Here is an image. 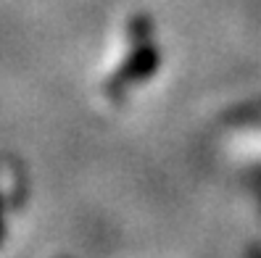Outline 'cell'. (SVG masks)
Wrapping results in <instances>:
<instances>
[{
	"label": "cell",
	"mask_w": 261,
	"mask_h": 258,
	"mask_svg": "<svg viewBox=\"0 0 261 258\" xmlns=\"http://www.w3.org/2000/svg\"><path fill=\"white\" fill-rule=\"evenodd\" d=\"M0 242H3V214H0Z\"/></svg>",
	"instance_id": "obj_1"
}]
</instances>
